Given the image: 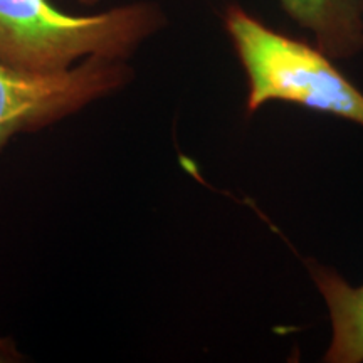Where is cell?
Returning <instances> with one entry per match:
<instances>
[{
    "mask_svg": "<svg viewBox=\"0 0 363 363\" xmlns=\"http://www.w3.org/2000/svg\"><path fill=\"white\" fill-rule=\"evenodd\" d=\"M281 6L331 59L363 51V0H281Z\"/></svg>",
    "mask_w": 363,
    "mask_h": 363,
    "instance_id": "cell-4",
    "label": "cell"
},
{
    "mask_svg": "<svg viewBox=\"0 0 363 363\" xmlns=\"http://www.w3.org/2000/svg\"><path fill=\"white\" fill-rule=\"evenodd\" d=\"M81 4H84V6H94V4H98L99 0H79Z\"/></svg>",
    "mask_w": 363,
    "mask_h": 363,
    "instance_id": "cell-7",
    "label": "cell"
},
{
    "mask_svg": "<svg viewBox=\"0 0 363 363\" xmlns=\"http://www.w3.org/2000/svg\"><path fill=\"white\" fill-rule=\"evenodd\" d=\"M163 24L160 7L148 2L72 16L51 0H0V62L56 74L88 57L126 61Z\"/></svg>",
    "mask_w": 363,
    "mask_h": 363,
    "instance_id": "cell-1",
    "label": "cell"
},
{
    "mask_svg": "<svg viewBox=\"0 0 363 363\" xmlns=\"http://www.w3.org/2000/svg\"><path fill=\"white\" fill-rule=\"evenodd\" d=\"M310 272L323 294L333 326L325 362H363V286L353 288L342 276L323 266L310 264Z\"/></svg>",
    "mask_w": 363,
    "mask_h": 363,
    "instance_id": "cell-5",
    "label": "cell"
},
{
    "mask_svg": "<svg viewBox=\"0 0 363 363\" xmlns=\"http://www.w3.org/2000/svg\"><path fill=\"white\" fill-rule=\"evenodd\" d=\"M22 355L16 350L13 343L9 340H0V362H17L22 360Z\"/></svg>",
    "mask_w": 363,
    "mask_h": 363,
    "instance_id": "cell-6",
    "label": "cell"
},
{
    "mask_svg": "<svg viewBox=\"0 0 363 363\" xmlns=\"http://www.w3.org/2000/svg\"><path fill=\"white\" fill-rule=\"evenodd\" d=\"M224 24L247 74V115L284 101L363 126V93L318 45L271 29L239 6L227 7Z\"/></svg>",
    "mask_w": 363,
    "mask_h": 363,
    "instance_id": "cell-2",
    "label": "cell"
},
{
    "mask_svg": "<svg viewBox=\"0 0 363 363\" xmlns=\"http://www.w3.org/2000/svg\"><path fill=\"white\" fill-rule=\"evenodd\" d=\"M133 78L126 61L88 57L71 69L38 74L0 62V150L12 136L48 128L123 89Z\"/></svg>",
    "mask_w": 363,
    "mask_h": 363,
    "instance_id": "cell-3",
    "label": "cell"
}]
</instances>
